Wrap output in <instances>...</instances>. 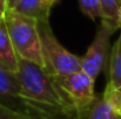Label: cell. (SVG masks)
Here are the masks:
<instances>
[{
	"mask_svg": "<svg viewBox=\"0 0 121 119\" xmlns=\"http://www.w3.org/2000/svg\"><path fill=\"white\" fill-rule=\"evenodd\" d=\"M17 76L20 86V102L34 112L38 119L77 116L62 97L54 76L49 75L42 67L19 58Z\"/></svg>",
	"mask_w": 121,
	"mask_h": 119,
	"instance_id": "1",
	"label": "cell"
},
{
	"mask_svg": "<svg viewBox=\"0 0 121 119\" xmlns=\"http://www.w3.org/2000/svg\"><path fill=\"white\" fill-rule=\"evenodd\" d=\"M4 20L18 57L43 68L39 22L15 9H6Z\"/></svg>",
	"mask_w": 121,
	"mask_h": 119,
	"instance_id": "2",
	"label": "cell"
},
{
	"mask_svg": "<svg viewBox=\"0 0 121 119\" xmlns=\"http://www.w3.org/2000/svg\"><path fill=\"white\" fill-rule=\"evenodd\" d=\"M43 69L52 76H66L81 70V57L67 50L55 38L48 21L38 23Z\"/></svg>",
	"mask_w": 121,
	"mask_h": 119,
	"instance_id": "3",
	"label": "cell"
},
{
	"mask_svg": "<svg viewBox=\"0 0 121 119\" xmlns=\"http://www.w3.org/2000/svg\"><path fill=\"white\" fill-rule=\"evenodd\" d=\"M54 78L62 97L77 117L92 105L98 96L94 91L95 79L82 70L66 76H54Z\"/></svg>",
	"mask_w": 121,
	"mask_h": 119,
	"instance_id": "4",
	"label": "cell"
},
{
	"mask_svg": "<svg viewBox=\"0 0 121 119\" xmlns=\"http://www.w3.org/2000/svg\"><path fill=\"white\" fill-rule=\"evenodd\" d=\"M117 29H119L117 26L101 19L92 44L81 57V70L88 74L93 79H96L106 65L109 54L111 36Z\"/></svg>",
	"mask_w": 121,
	"mask_h": 119,
	"instance_id": "5",
	"label": "cell"
},
{
	"mask_svg": "<svg viewBox=\"0 0 121 119\" xmlns=\"http://www.w3.org/2000/svg\"><path fill=\"white\" fill-rule=\"evenodd\" d=\"M0 64L13 74L19 70V57L12 44L5 20L0 21Z\"/></svg>",
	"mask_w": 121,
	"mask_h": 119,
	"instance_id": "6",
	"label": "cell"
},
{
	"mask_svg": "<svg viewBox=\"0 0 121 119\" xmlns=\"http://www.w3.org/2000/svg\"><path fill=\"white\" fill-rule=\"evenodd\" d=\"M20 86L17 74H13L5 69L0 64V98L7 103L21 104L19 98Z\"/></svg>",
	"mask_w": 121,
	"mask_h": 119,
	"instance_id": "7",
	"label": "cell"
},
{
	"mask_svg": "<svg viewBox=\"0 0 121 119\" xmlns=\"http://www.w3.org/2000/svg\"><path fill=\"white\" fill-rule=\"evenodd\" d=\"M78 119H121V115L113 107V105L102 96H96L92 105Z\"/></svg>",
	"mask_w": 121,
	"mask_h": 119,
	"instance_id": "8",
	"label": "cell"
},
{
	"mask_svg": "<svg viewBox=\"0 0 121 119\" xmlns=\"http://www.w3.org/2000/svg\"><path fill=\"white\" fill-rule=\"evenodd\" d=\"M13 9L35 19L38 22L48 21L51 13V7L45 0H20Z\"/></svg>",
	"mask_w": 121,
	"mask_h": 119,
	"instance_id": "9",
	"label": "cell"
},
{
	"mask_svg": "<svg viewBox=\"0 0 121 119\" xmlns=\"http://www.w3.org/2000/svg\"><path fill=\"white\" fill-rule=\"evenodd\" d=\"M107 84L114 88L121 86V33L111 51Z\"/></svg>",
	"mask_w": 121,
	"mask_h": 119,
	"instance_id": "10",
	"label": "cell"
},
{
	"mask_svg": "<svg viewBox=\"0 0 121 119\" xmlns=\"http://www.w3.org/2000/svg\"><path fill=\"white\" fill-rule=\"evenodd\" d=\"M100 5L102 9V19L119 28L120 0H100Z\"/></svg>",
	"mask_w": 121,
	"mask_h": 119,
	"instance_id": "11",
	"label": "cell"
},
{
	"mask_svg": "<svg viewBox=\"0 0 121 119\" xmlns=\"http://www.w3.org/2000/svg\"><path fill=\"white\" fill-rule=\"evenodd\" d=\"M81 12L92 20L98 18L102 19V9L100 5V0H79Z\"/></svg>",
	"mask_w": 121,
	"mask_h": 119,
	"instance_id": "12",
	"label": "cell"
},
{
	"mask_svg": "<svg viewBox=\"0 0 121 119\" xmlns=\"http://www.w3.org/2000/svg\"><path fill=\"white\" fill-rule=\"evenodd\" d=\"M102 96L113 105V107L121 115V86L114 88L109 84L106 85Z\"/></svg>",
	"mask_w": 121,
	"mask_h": 119,
	"instance_id": "13",
	"label": "cell"
},
{
	"mask_svg": "<svg viewBox=\"0 0 121 119\" xmlns=\"http://www.w3.org/2000/svg\"><path fill=\"white\" fill-rule=\"evenodd\" d=\"M0 119H37L27 112L19 111L0 102Z\"/></svg>",
	"mask_w": 121,
	"mask_h": 119,
	"instance_id": "14",
	"label": "cell"
},
{
	"mask_svg": "<svg viewBox=\"0 0 121 119\" xmlns=\"http://www.w3.org/2000/svg\"><path fill=\"white\" fill-rule=\"evenodd\" d=\"M20 0H7V9H13Z\"/></svg>",
	"mask_w": 121,
	"mask_h": 119,
	"instance_id": "15",
	"label": "cell"
},
{
	"mask_svg": "<svg viewBox=\"0 0 121 119\" xmlns=\"http://www.w3.org/2000/svg\"><path fill=\"white\" fill-rule=\"evenodd\" d=\"M43 119H78L77 116H60V117H52V118H43Z\"/></svg>",
	"mask_w": 121,
	"mask_h": 119,
	"instance_id": "16",
	"label": "cell"
},
{
	"mask_svg": "<svg viewBox=\"0 0 121 119\" xmlns=\"http://www.w3.org/2000/svg\"><path fill=\"white\" fill-rule=\"evenodd\" d=\"M0 8L1 9H7V0H0Z\"/></svg>",
	"mask_w": 121,
	"mask_h": 119,
	"instance_id": "17",
	"label": "cell"
},
{
	"mask_svg": "<svg viewBox=\"0 0 121 119\" xmlns=\"http://www.w3.org/2000/svg\"><path fill=\"white\" fill-rule=\"evenodd\" d=\"M45 1H46V2H47V5H48V6L52 8V7H53V6H54V5H55V4H56L59 0H45Z\"/></svg>",
	"mask_w": 121,
	"mask_h": 119,
	"instance_id": "18",
	"label": "cell"
},
{
	"mask_svg": "<svg viewBox=\"0 0 121 119\" xmlns=\"http://www.w3.org/2000/svg\"><path fill=\"white\" fill-rule=\"evenodd\" d=\"M4 19H5V9L0 8V21H2Z\"/></svg>",
	"mask_w": 121,
	"mask_h": 119,
	"instance_id": "19",
	"label": "cell"
},
{
	"mask_svg": "<svg viewBox=\"0 0 121 119\" xmlns=\"http://www.w3.org/2000/svg\"><path fill=\"white\" fill-rule=\"evenodd\" d=\"M119 29H121V7H120V12H119Z\"/></svg>",
	"mask_w": 121,
	"mask_h": 119,
	"instance_id": "20",
	"label": "cell"
},
{
	"mask_svg": "<svg viewBox=\"0 0 121 119\" xmlns=\"http://www.w3.org/2000/svg\"><path fill=\"white\" fill-rule=\"evenodd\" d=\"M120 5H121V0H120Z\"/></svg>",
	"mask_w": 121,
	"mask_h": 119,
	"instance_id": "21",
	"label": "cell"
}]
</instances>
